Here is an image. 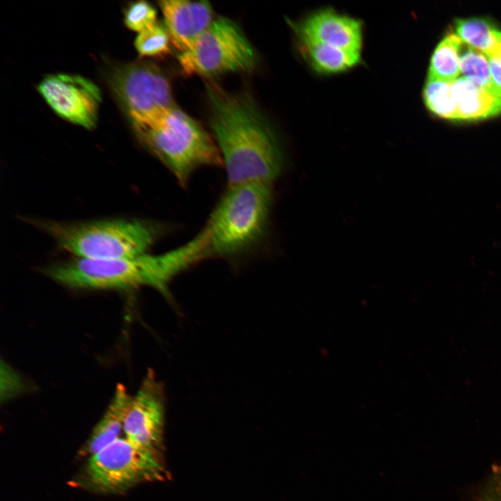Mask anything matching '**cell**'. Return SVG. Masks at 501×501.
Returning <instances> with one entry per match:
<instances>
[{"label":"cell","mask_w":501,"mask_h":501,"mask_svg":"<svg viewBox=\"0 0 501 501\" xmlns=\"http://www.w3.org/2000/svg\"><path fill=\"white\" fill-rule=\"evenodd\" d=\"M124 22L129 29L141 33L157 23V10L147 1L134 2L125 10Z\"/></svg>","instance_id":"44dd1931"},{"label":"cell","mask_w":501,"mask_h":501,"mask_svg":"<svg viewBox=\"0 0 501 501\" xmlns=\"http://www.w3.org/2000/svg\"><path fill=\"white\" fill-rule=\"evenodd\" d=\"M177 61L188 76L211 77L251 70L257 59L239 26L221 17L214 19L191 49L177 55Z\"/></svg>","instance_id":"52a82bcc"},{"label":"cell","mask_w":501,"mask_h":501,"mask_svg":"<svg viewBox=\"0 0 501 501\" xmlns=\"http://www.w3.org/2000/svg\"><path fill=\"white\" fill-rule=\"evenodd\" d=\"M459 38L449 34L437 45L431 58L428 79L453 82L460 74L458 56Z\"/></svg>","instance_id":"e0dca14e"},{"label":"cell","mask_w":501,"mask_h":501,"mask_svg":"<svg viewBox=\"0 0 501 501\" xmlns=\"http://www.w3.org/2000/svg\"><path fill=\"white\" fill-rule=\"evenodd\" d=\"M38 223L61 248L78 259L89 260H111L146 254L156 236L154 228L141 221Z\"/></svg>","instance_id":"3957f363"},{"label":"cell","mask_w":501,"mask_h":501,"mask_svg":"<svg viewBox=\"0 0 501 501\" xmlns=\"http://www.w3.org/2000/svg\"><path fill=\"white\" fill-rule=\"evenodd\" d=\"M458 56L460 72L466 78L498 100L491 80L488 57L460 39L458 43Z\"/></svg>","instance_id":"ac0fdd59"},{"label":"cell","mask_w":501,"mask_h":501,"mask_svg":"<svg viewBox=\"0 0 501 501\" xmlns=\"http://www.w3.org/2000/svg\"><path fill=\"white\" fill-rule=\"evenodd\" d=\"M46 273L72 288L109 289L148 285L165 294L173 278L164 253L111 260L77 258L52 266Z\"/></svg>","instance_id":"5b68a950"},{"label":"cell","mask_w":501,"mask_h":501,"mask_svg":"<svg viewBox=\"0 0 501 501\" xmlns=\"http://www.w3.org/2000/svg\"><path fill=\"white\" fill-rule=\"evenodd\" d=\"M456 35L463 42L491 56L501 43V31L484 17L457 19Z\"/></svg>","instance_id":"2e32d148"},{"label":"cell","mask_w":501,"mask_h":501,"mask_svg":"<svg viewBox=\"0 0 501 501\" xmlns=\"http://www.w3.org/2000/svg\"><path fill=\"white\" fill-rule=\"evenodd\" d=\"M38 89L61 118L87 129L95 127L101 93L89 79L76 74H51L40 82Z\"/></svg>","instance_id":"9c48e42d"},{"label":"cell","mask_w":501,"mask_h":501,"mask_svg":"<svg viewBox=\"0 0 501 501\" xmlns=\"http://www.w3.org/2000/svg\"><path fill=\"white\" fill-rule=\"evenodd\" d=\"M164 390L148 369L127 411L123 432L134 445L161 454L165 420Z\"/></svg>","instance_id":"30bf717a"},{"label":"cell","mask_w":501,"mask_h":501,"mask_svg":"<svg viewBox=\"0 0 501 501\" xmlns=\"http://www.w3.org/2000/svg\"><path fill=\"white\" fill-rule=\"evenodd\" d=\"M111 86L136 132L157 127L175 107L168 79L149 63H131L118 68Z\"/></svg>","instance_id":"ba28073f"},{"label":"cell","mask_w":501,"mask_h":501,"mask_svg":"<svg viewBox=\"0 0 501 501\" xmlns=\"http://www.w3.org/2000/svg\"><path fill=\"white\" fill-rule=\"evenodd\" d=\"M287 23L295 37L361 54L363 44L362 21L334 8H322L299 21L288 19Z\"/></svg>","instance_id":"8fae6325"},{"label":"cell","mask_w":501,"mask_h":501,"mask_svg":"<svg viewBox=\"0 0 501 501\" xmlns=\"http://www.w3.org/2000/svg\"><path fill=\"white\" fill-rule=\"evenodd\" d=\"M137 133L183 186L200 167L223 165L219 148L211 136L177 106L157 127Z\"/></svg>","instance_id":"277c9868"},{"label":"cell","mask_w":501,"mask_h":501,"mask_svg":"<svg viewBox=\"0 0 501 501\" xmlns=\"http://www.w3.org/2000/svg\"><path fill=\"white\" fill-rule=\"evenodd\" d=\"M488 57H496L501 59V43L497 47L493 54Z\"/></svg>","instance_id":"603a6c76"},{"label":"cell","mask_w":501,"mask_h":501,"mask_svg":"<svg viewBox=\"0 0 501 501\" xmlns=\"http://www.w3.org/2000/svg\"><path fill=\"white\" fill-rule=\"evenodd\" d=\"M170 38L165 25L156 23L138 33L134 46L141 57H158L170 51Z\"/></svg>","instance_id":"ffe728a7"},{"label":"cell","mask_w":501,"mask_h":501,"mask_svg":"<svg viewBox=\"0 0 501 501\" xmlns=\"http://www.w3.org/2000/svg\"><path fill=\"white\" fill-rule=\"evenodd\" d=\"M132 397L122 384H118L105 413L93 429L81 452L90 456L118 438Z\"/></svg>","instance_id":"5bb4252c"},{"label":"cell","mask_w":501,"mask_h":501,"mask_svg":"<svg viewBox=\"0 0 501 501\" xmlns=\"http://www.w3.org/2000/svg\"><path fill=\"white\" fill-rule=\"evenodd\" d=\"M271 184L228 185L205 226L195 237L203 259L234 255L256 243L269 218Z\"/></svg>","instance_id":"7a4b0ae2"},{"label":"cell","mask_w":501,"mask_h":501,"mask_svg":"<svg viewBox=\"0 0 501 501\" xmlns=\"http://www.w3.org/2000/svg\"><path fill=\"white\" fill-rule=\"evenodd\" d=\"M452 95L457 120H476L501 113V102L464 77L452 83Z\"/></svg>","instance_id":"9a60e30c"},{"label":"cell","mask_w":501,"mask_h":501,"mask_svg":"<svg viewBox=\"0 0 501 501\" xmlns=\"http://www.w3.org/2000/svg\"><path fill=\"white\" fill-rule=\"evenodd\" d=\"M298 51L313 71L321 75L344 73L361 62V54L296 37Z\"/></svg>","instance_id":"4fadbf2b"},{"label":"cell","mask_w":501,"mask_h":501,"mask_svg":"<svg viewBox=\"0 0 501 501\" xmlns=\"http://www.w3.org/2000/svg\"><path fill=\"white\" fill-rule=\"evenodd\" d=\"M491 80L497 97L501 101V59L488 57Z\"/></svg>","instance_id":"7402d4cb"},{"label":"cell","mask_w":501,"mask_h":501,"mask_svg":"<svg viewBox=\"0 0 501 501\" xmlns=\"http://www.w3.org/2000/svg\"><path fill=\"white\" fill-rule=\"evenodd\" d=\"M161 454L118 438L88 457L84 484L102 493H118L148 482L166 479Z\"/></svg>","instance_id":"8992f818"},{"label":"cell","mask_w":501,"mask_h":501,"mask_svg":"<svg viewBox=\"0 0 501 501\" xmlns=\"http://www.w3.org/2000/svg\"><path fill=\"white\" fill-rule=\"evenodd\" d=\"M209 125L225 168L228 185L271 184L280 174L283 157L277 136L250 95L231 94L207 86Z\"/></svg>","instance_id":"6da1fadb"},{"label":"cell","mask_w":501,"mask_h":501,"mask_svg":"<svg viewBox=\"0 0 501 501\" xmlns=\"http://www.w3.org/2000/svg\"><path fill=\"white\" fill-rule=\"evenodd\" d=\"M452 83L427 79L423 89V100L428 109L435 115L457 120L456 105L452 95Z\"/></svg>","instance_id":"d6986e66"},{"label":"cell","mask_w":501,"mask_h":501,"mask_svg":"<svg viewBox=\"0 0 501 501\" xmlns=\"http://www.w3.org/2000/svg\"><path fill=\"white\" fill-rule=\"evenodd\" d=\"M158 4L171 44L180 53L191 49L214 20L212 6L206 1L165 0Z\"/></svg>","instance_id":"7c38bea8"}]
</instances>
